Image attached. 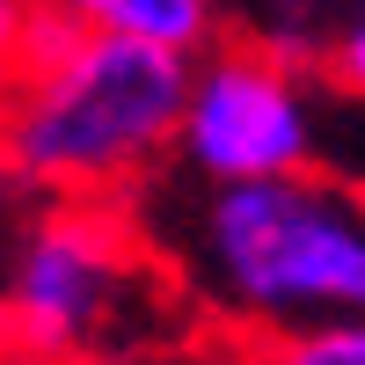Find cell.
<instances>
[{
    "instance_id": "cell-4",
    "label": "cell",
    "mask_w": 365,
    "mask_h": 365,
    "mask_svg": "<svg viewBox=\"0 0 365 365\" xmlns=\"http://www.w3.org/2000/svg\"><path fill=\"white\" fill-rule=\"evenodd\" d=\"M175 161L197 190L285 182L322 161V103L292 58L263 44H212L190 58Z\"/></svg>"
},
{
    "instance_id": "cell-9",
    "label": "cell",
    "mask_w": 365,
    "mask_h": 365,
    "mask_svg": "<svg viewBox=\"0 0 365 365\" xmlns=\"http://www.w3.org/2000/svg\"><path fill=\"white\" fill-rule=\"evenodd\" d=\"M0 175H8V161H0Z\"/></svg>"
},
{
    "instance_id": "cell-1",
    "label": "cell",
    "mask_w": 365,
    "mask_h": 365,
    "mask_svg": "<svg viewBox=\"0 0 365 365\" xmlns=\"http://www.w3.org/2000/svg\"><path fill=\"white\" fill-rule=\"evenodd\" d=\"M154 241L190 307L241 344L365 314V182L307 168L285 182L197 190L154 220Z\"/></svg>"
},
{
    "instance_id": "cell-7",
    "label": "cell",
    "mask_w": 365,
    "mask_h": 365,
    "mask_svg": "<svg viewBox=\"0 0 365 365\" xmlns=\"http://www.w3.org/2000/svg\"><path fill=\"white\" fill-rule=\"evenodd\" d=\"M44 29V0H0V81H8Z\"/></svg>"
},
{
    "instance_id": "cell-3",
    "label": "cell",
    "mask_w": 365,
    "mask_h": 365,
    "mask_svg": "<svg viewBox=\"0 0 365 365\" xmlns=\"http://www.w3.org/2000/svg\"><path fill=\"white\" fill-rule=\"evenodd\" d=\"M168 270L125 205L51 197L15 234L0 278V336L22 358L66 365L139 344L161 322Z\"/></svg>"
},
{
    "instance_id": "cell-6",
    "label": "cell",
    "mask_w": 365,
    "mask_h": 365,
    "mask_svg": "<svg viewBox=\"0 0 365 365\" xmlns=\"http://www.w3.org/2000/svg\"><path fill=\"white\" fill-rule=\"evenodd\" d=\"M241 365H365V314L292 329V336H270V344H241Z\"/></svg>"
},
{
    "instance_id": "cell-8",
    "label": "cell",
    "mask_w": 365,
    "mask_h": 365,
    "mask_svg": "<svg viewBox=\"0 0 365 365\" xmlns=\"http://www.w3.org/2000/svg\"><path fill=\"white\" fill-rule=\"evenodd\" d=\"M329 81H336V96L365 103V8L336 29V44H329Z\"/></svg>"
},
{
    "instance_id": "cell-5",
    "label": "cell",
    "mask_w": 365,
    "mask_h": 365,
    "mask_svg": "<svg viewBox=\"0 0 365 365\" xmlns=\"http://www.w3.org/2000/svg\"><path fill=\"white\" fill-rule=\"evenodd\" d=\"M51 22L88 29V37H125L146 51H168V58H197L212 51V0H44Z\"/></svg>"
},
{
    "instance_id": "cell-2",
    "label": "cell",
    "mask_w": 365,
    "mask_h": 365,
    "mask_svg": "<svg viewBox=\"0 0 365 365\" xmlns=\"http://www.w3.org/2000/svg\"><path fill=\"white\" fill-rule=\"evenodd\" d=\"M190 58L51 22L0 81V161L66 205H117L175 154Z\"/></svg>"
}]
</instances>
